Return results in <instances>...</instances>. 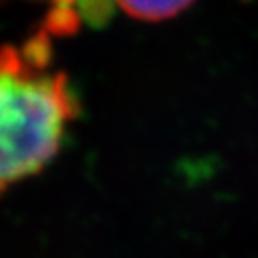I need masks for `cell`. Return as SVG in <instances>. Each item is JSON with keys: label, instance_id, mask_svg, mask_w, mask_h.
<instances>
[{"label": "cell", "instance_id": "6da1fadb", "mask_svg": "<svg viewBox=\"0 0 258 258\" xmlns=\"http://www.w3.org/2000/svg\"><path fill=\"white\" fill-rule=\"evenodd\" d=\"M50 57L45 29L24 47H0V194L56 158L79 113L69 77L50 70Z\"/></svg>", "mask_w": 258, "mask_h": 258}, {"label": "cell", "instance_id": "7a4b0ae2", "mask_svg": "<svg viewBox=\"0 0 258 258\" xmlns=\"http://www.w3.org/2000/svg\"><path fill=\"white\" fill-rule=\"evenodd\" d=\"M129 16L145 22H161L177 16L194 0H115Z\"/></svg>", "mask_w": 258, "mask_h": 258}, {"label": "cell", "instance_id": "3957f363", "mask_svg": "<svg viewBox=\"0 0 258 258\" xmlns=\"http://www.w3.org/2000/svg\"><path fill=\"white\" fill-rule=\"evenodd\" d=\"M43 29L57 36H67L79 29V15L72 9V6L57 4L52 11L48 13Z\"/></svg>", "mask_w": 258, "mask_h": 258}]
</instances>
